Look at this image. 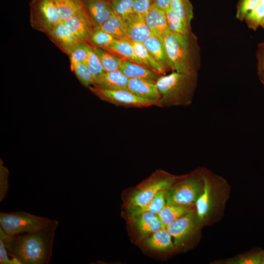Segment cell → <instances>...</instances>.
Listing matches in <instances>:
<instances>
[{
    "mask_svg": "<svg viewBox=\"0 0 264 264\" xmlns=\"http://www.w3.org/2000/svg\"><path fill=\"white\" fill-rule=\"evenodd\" d=\"M64 53L68 56L80 43L66 28L62 21L46 34Z\"/></svg>",
    "mask_w": 264,
    "mask_h": 264,
    "instance_id": "5bb4252c",
    "label": "cell"
},
{
    "mask_svg": "<svg viewBox=\"0 0 264 264\" xmlns=\"http://www.w3.org/2000/svg\"><path fill=\"white\" fill-rule=\"evenodd\" d=\"M100 27L116 39L128 38L123 19L115 13Z\"/></svg>",
    "mask_w": 264,
    "mask_h": 264,
    "instance_id": "83f0119b",
    "label": "cell"
},
{
    "mask_svg": "<svg viewBox=\"0 0 264 264\" xmlns=\"http://www.w3.org/2000/svg\"><path fill=\"white\" fill-rule=\"evenodd\" d=\"M168 26L172 33L186 35L192 31L169 6L165 9Z\"/></svg>",
    "mask_w": 264,
    "mask_h": 264,
    "instance_id": "f546056e",
    "label": "cell"
},
{
    "mask_svg": "<svg viewBox=\"0 0 264 264\" xmlns=\"http://www.w3.org/2000/svg\"><path fill=\"white\" fill-rule=\"evenodd\" d=\"M182 177L158 170L140 183L129 198L128 207L139 206L150 202L159 192L174 184Z\"/></svg>",
    "mask_w": 264,
    "mask_h": 264,
    "instance_id": "8992f818",
    "label": "cell"
},
{
    "mask_svg": "<svg viewBox=\"0 0 264 264\" xmlns=\"http://www.w3.org/2000/svg\"><path fill=\"white\" fill-rule=\"evenodd\" d=\"M198 73L173 71L161 76L156 82L160 108L190 106L197 87Z\"/></svg>",
    "mask_w": 264,
    "mask_h": 264,
    "instance_id": "3957f363",
    "label": "cell"
},
{
    "mask_svg": "<svg viewBox=\"0 0 264 264\" xmlns=\"http://www.w3.org/2000/svg\"><path fill=\"white\" fill-rule=\"evenodd\" d=\"M77 1H82V0H76Z\"/></svg>",
    "mask_w": 264,
    "mask_h": 264,
    "instance_id": "c3c4849f",
    "label": "cell"
},
{
    "mask_svg": "<svg viewBox=\"0 0 264 264\" xmlns=\"http://www.w3.org/2000/svg\"><path fill=\"white\" fill-rule=\"evenodd\" d=\"M200 222L196 210H193L166 227L174 238L175 246L182 245L197 231Z\"/></svg>",
    "mask_w": 264,
    "mask_h": 264,
    "instance_id": "9c48e42d",
    "label": "cell"
},
{
    "mask_svg": "<svg viewBox=\"0 0 264 264\" xmlns=\"http://www.w3.org/2000/svg\"><path fill=\"white\" fill-rule=\"evenodd\" d=\"M182 177L165 190L166 204L194 205L202 193L203 173L196 172Z\"/></svg>",
    "mask_w": 264,
    "mask_h": 264,
    "instance_id": "277c9868",
    "label": "cell"
},
{
    "mask_svg": "<svg viewBox=\"0 0 264 264\" xmlns=\"http://www.w3.org/2000/svg\"><path fill=\"white\" fill-rule=\"evenodd\" d=\"M165 190L157 193L150 202L144 205L129 208L131 217H135L147 212L157 214L166 204Z\"/></svg>",
    "mask_w": 264,
    "mask_h": 264,
    "instance_id": "d4e9b609",
    "label": "cell"
},
{
    "mask_svg": "<svg viewBox=\"0 0 264 264\" xmlns=\"http://www.w3.org/2000/svg\"><path fill=\"white\" fill-rule=\"evenodd\" d=\"M88 44L79 43L69 55L70 66L71 71L79 63H85L88 57Z\"/></svg>",
    "mask_w": 264,
    "mask_h": 264,
    "instance_id": "836d02e7",
    "label": "cell"
},
{
    "mask_svg": "<svg viewBox=\"0 0 264 264\" xmlns=\"http://www.w3.org/2000/svg\"><path fill=\"white\" fill-rule=\"evenodd\" d=\"M204 186L203 192L196 202V212L200 222L208 216L212 204V186L210 180L206 174H203Z\"/></svg>",
    "mask_w": 264,
    "mask_h": 264,
    "instance_id": "d6986e66",
    "label": "cell"
},
{
    "mask_svg": "<svg viewBox=\"0 0 264 264\" xmlns=\"http://www.w3.org/2000/svg\"><path fill=\"white\" fill-rule=\"evenodd\" d=\"M106 49L125 60L145 66L143 62L136 55L132 42L128 38L115 39Z\"/></svg>",
    "mask_w": 264,
    "mask_h": 264,
    "instance_id": "ffe728a7",
    "label": "cell"
},
{
    "mask_svg": "<svg viewBox=\"0 0 264 264\" xmlns=\"http://www.w3.org/2000/svg\"><path fill=\"white\" fill-rule=\"evenodd\" d=\"M9 172L7 168L3 166L0 160V202L5 198L8 191L9 185L8 177Z\"/></svg>",
    "mask_w": 264,
    "mask_h": 264,
    "instance_id": "74e56055",
    "label": "cell"
},
{
    "mask_svg": "<svg viewBox=\"0 0 264 264\" xmlns=\"http://www.w3.org/2000/svg\"><path fill=\"white\" fill-rule=\"evenodd\" d=\"M264 16V4L259 2L246 15L244 21L249 29L256 31L260 26Z\"/></svg>",
    "mask_w": 264,
    "mask_h": 264,
    "instance_id": "1f68e13d",
    "label": "cell"
},
{
    "mask_svg": "<svg viewBox=\"0 0 264 264\" xmlns=\"http://www.w3.org/2000/svg\"><path fill=\"white\" fill-rule=\"evenodd\" d=\"M122 19L127 37L132 42L143 43L152 35L145 16L132 12Z\"/></svg>",
    "mask_w": 264,
    "mask_h": 264,
    "instance_id": "8fae6325",
    "label": "cell"
},
{
    "mask_svg": "<svg viewBox=\"0 0 264 264\" xmlns=\"http://www.w3.org/2000/svg\"><path fill=\"white\" fill-rule=\"evenodd\" d=\"M147 24L152 35L163 39L170 32L165 10L154 4L145 16Z\"/></svg>",
    "mask_w": 264,
    "mask_h": 264,
    "instance_id": "2e32d148",
    "label": "cell"
},
{
    "mask_svg": "<svg viewBox=\"0 0 264 264\" xmlns=\"http://www.w3.org/2000/svg\"><path fill=\"white\" fill-rule=\"evenodd\" d=\"M260 26L264 29V16L261 22Z\"/></svg>",
    "mask_w": 264,
    "mask_h": 264,
    "instance_id": "f6af8a7d",
    "label": "cell"
},
{
    "mask_svg": "<svg viewBox=\"0 0 264 264\" xmlns=\"http://www.w3.org/2000/svg\"><path fill=\"white\" fill-rule=\"evenodd\" d=\"M143 44L158 62L166 66L169 70H172L171 63L163 39L152 35L144 41Z\"/></svg>",
    "mask_w": 264,
    "mask_h": 264,
    "instance_id": "7402d4cb",
    "label": "cell"
},
{
    "mask_svg": "<svg viewBox=\"0 0 264 264\" xmlns=\"http://www.w3.org/2000/svg\"><path fill=\"white\" fill-rule=\"evenodd\" d=\"M129 79L119 70L104 71L95 79L94 85L109 90H128Z\"/></svg>",
    "mask_w": 264,
    "mask_h": 264,
    "instance_id": "e0dca14e",
    "label": "cell"
},
{
    "mask_svg": "<svg viewBox=\"0 0 264 264\" xmlns=\"http://www.w3.org/2000/svg\"><path fill=\"white\" fill-rule=\"evenodd\" d=\"M85 63L94 79L105 71L98 56L93 47L89 44L88 49V57Z\"/></svg>",
    "mask_w": 264,
    "mask_h": 264,
    "instance_id": "d6a6232c",
    "label": "cell"
},
{
    "mask_svg": "<svg viewBox=\"0 0 264 264\" xmlns=\"http://www.w3.org/2000/svg\"><path fill=\"white\" fill-rule=\"evenodd\" d=\"M134 0H113L111 1L114 13L122 18L133 12Z\"/></svg>",
    "mask_w": 264,
    "mask_h": 264,
    "instance_id": "d590c367",
    "label": "cell"
},
{
    "mask_svg": "<svg viewBox=\"0 0 264 264\" xmlns=\"http://www.w3.org/2000/svg\"><path fill=\"white\" fill-rule=\"evenodd\" d=\"M170 7L191 29V23L194 17L193 7L189 0H171Z\"/></svg>",
    "mask_w": 264,
    "mask_h": 264,
    "instance_id": "f1b7e54d",
    "label": "cell"
},
{
    "mask_svg": "<svg viewBox=\"0 0 264 264\" xmlns=\"http://www.w3.org/2000/svg\"><path fill=\"white\" fill-rule=\"evenodd\" d=\"M131 218L141 240H144L156 231L165 227L158 215L153 213H144Z\"/></svg>",
    "mask_w": 264,
    "mask_h": 264,
    "instance_id": "9a60e30c",
    "label": "cell"
},
{
    "mask_svg": "<svg viewBox=\"0 0 264 264\" xmlns=\"http://www.w3.org/2000/svg\"><path fill=\"white\" fill-rule=\"evenodd\" d=\"M257 74L261 83L264 86V42L258 44L256 52Z\"/></svg>",
    "mask_w": 264,
    "mask_h": 264,
    "instance_id": "f35d334b",
    "label": "cell"
},
{
    "mask_svg": "<svg viewBox=\"0 0 264 264\" xmlns=\"http://www.w3.org/2000/svg\"><path fill=\"white\" fill-rule=\"evenodd\" d=\"M72 71L74 72L78 79L84 86L88 88L94 85V78L85 63L78 64Z\"/></svg>",
    "mask_w": 264,
    "mask_h": 264,
    "instance_id": "e575fe53",
    "label": "cell"
},
{
    "mask_svg": "<svg viewBox=\"0 0 264 264\" xmlns=\"http://www.w3.org/2000/svg\"><path fill=\"white\" fill-rule=\"evenodd\" d=\"M154 2V0H134L133 11L145 16L152 8Z\"/></svg>",
    "mask_w": 264,
    "mask_h": 264,
    "instance_id": "ab89813d",
    "label": "cell"
},
{
    "mask_svg": "<svg viewBox=\"0 0 264 264\" xmlns=\"http://www.w3.org/2000/svg\"><path fill=\"white\" fill-rule=\"evenodd\" d=\"M59 225L56 220L35 232L7 235L0 228V239L8 254L20 264H48L53 253L55 233Z\"/></svg>",
    "mask_w": 264,
    "mask_h": 264,
    "instance_id": "6da1fadb",
    "label": "cell"
},
{
    "mask_svg": "<svg viewBox=\"0 0 264 264\" xmlns=\"http://www.w3.org/2000/svg\"><path fill=\"white\" fill-rule=\"evenodd\" d=\"M88 88L101 100L116 106L136 108L155 106L153 102L141 98L129 90H109L94 85Z\"/></svg>",
    "mask_w": 264,
    "mask_h": 264,
    "instance_id": "ba28073f",
    "label": "cell"
},
{
    "mask_svg": "<svg viewBox=\"0 0 264 264\" xmlns=\"http://www.w3.org/2000/svg\"><path fill=\"white\" fill-rule=\"evenodd\" d=\"M194 205L165 204L157 214L166 227L175 220L194 210Z\"/></svg>",
    "mask_w": 264,
    "mask_h": 264,
    "instance_id": "603a6c76",
    "label": "cell"
},
{
    "mask_svg": "<svg viewBox=\"0 0 264 264\" xmlns=\"http://www.w3.org/2000/svg\"><path fill=\"white\" fill-rule=\"evenodd\" d=\"M171 0H154V4L165 9L170 5Z\"/></svg>",
    "mask_w": 264,
    "mask_h": 264,
    "instance_id": "7bdbcfd3",
    "label": "cell"
},
{
    "mask_svg": "<svg viewBox=\"0 0 264 264\" xmlns=\"http://www.w3.org/2000/svg\"><path fill=\"white\" fill-rule=\"evenodd\" d=\"M132 42L136 55L143 62L146 67L159 75H166V73L169 70L168 68L158 62L148 52L143 43Z\"/></svg>",
    "mask_w": 264,
    "mask_h": 264,
    "instance_id": "cb8c5ba5",
    "label": "cell"
},
{
    "mask_svg": "<svg viewBox=\"0 0 264 264\" xmlns=\"http://www.w3.org/2000/svg\"><path fill=\"white\" fill-rule=\"evenodd\" d=\"M30 9L31 25L45 34L61 22L52 0H32Z\"/></svg>",
    "mask_w": 264,
    "mask_h": 264,
    "instance_id": "52a82bcc",
    "label": "cell"
},
{
    "mask_svg": "<svg viewBox=\"0 0 264 264\" xmlns=\"http://www.w3.org/2000/svg\"><path fill=\"white\" fill-rule=\"evenodd\" d=\"M61 21H65L78 12L84 6L76 0H52Z\"/></svg>",
    "mask_w": 264,
    "mask_h": 264,
    "instance_id": "484cf974",
    "label": "cell"
},
{
    "mask_svg": "<svg viewBox=\"0 0 264 264\" xmlns=\"http://www.w3.org/2000/svg\"><path fill=\"white\" fill-rule=\"evenodd\" d=\"M261 264H264V251L262 252Z\"/></svg>",
    "mask_w": 264,
    "mask_h": 264,
    "instance_id": "ee69618b",
    "label": "cell"
},
{
    "mask_svg": "<svg viewBox=\"0 0 264 264\" xmlns=\"http://www.w3.org/2000/svg\"><path fill=\"white\" fill-rule=\"evenodd\" d=\"M144 244L148 248L158 252H168L175 247L172 236L166 227L156 231L144 240Z\"/></svg>",
    "mask_w": 264,
    "mask_h": 264,
    "instance_id": "ac0fdd59",
    "label": "cell"
},
{
    "mask_svg": "<svg viewBox=\"0 0 264 264\" xmlns=\"http://www.w3.org/2000/svg\"><path fill=\"white\" fill-rule=\"evenodd\" d=\"M115 39L101 27L95 28L91 35L89 45L106 49Z\"/></svg>",
    "mask_w": 264,
    "mask_h": 264,
    "instance_id": "4dcf8cb0",
    "label": "cell"
},
{
    "mask_svg": "<svg viewBox=\"0 0 264 264\" xmlns=\"http://www.w3.org/2000/svg\"><path fill=\"white\" fill-rule=\"evenodd\" d=\"M9 255L6 250L3 242L0 239V264H20L16 259H9Z\"/></svg>",
    "mask_w": 264,
    "mask_h": 264,
    "instance_id": "b9f144b4",
    "label": "cell"
},
{
    "mask_svg": "<svg viewBox=\"0 0 264 264\" xmlns=\"http://www.w3.org/2000/svg\"><path fill=\"white\" fill-rule=\"evenodd\" d=\"M263 251L255 252L238 259L233 263L237 264H261Z\"/></svg>",
    "mask_w": 264,
    "mask_h": 264,
    "instance_id": "60d3db41",
    "label": "cell"
},
{
    "mask_svg": "<svg viewBox=\"0 0 264 264\" xmlns=\"http://www.w3.org/2000/svg\"><path fill=\"white\" fill-rule=\"evenodd\" d=\"M119 70L129 78H144L156 82L162 76L148 67L125 60Z\"/></svg>",
    "mask_w": 264,
    "mask_h": 264,
    "instance_id": "44dd1931",
    "label": "cell"
},
{
    "mask_svg": "<svg viewBox=\"0 0 264 264\" xmlns=\"http://www.w3.org/2000/svg\"><path fill=\"white\" fill-rule=\"evenodd\" d=\"M62 22L79 42L89 44L94 27L84 6L72 17Z\"/></svg>",
    "mask_w": 264,
    "mask_h": 264,
    "instance_id": "30bf717a",
    "label": "cell"
},
{
    "mask_svg": "<svg viewBox=\"0 0 264 264\" xmlns=\"http://www.w3.org/2000/svg\"><path fill=\"white\" fill-rule=\"evenodd\" d=\"M92 47L98 56L105 71L119 69L124 60L123 58L107 49Z\"/></svg>",
    "mask_w": 264,
    "mask_h": 264,
    "instance_id": "4316f807",
    "label": "cell"
},
{
    "mask_svg": "<svg viewBox=\"0 0 264 264\" xmlns=\"http://www.w3.org/2000/svg\"><path fill=\"white\" fill-rule=\"evenodd\" d=\"M259 2V0H239L237 5L236 18L242 22H243L246 15Z\"/></svg>",
    "mask_w": 264,
    "mask_h": 264,
    "instance_id": "8d00e7d4",
    "label": "cell"
},
{
    "mask_svg": "<svg viewBox=\"0 0 264 264\" xmlns=\"http://www.w3.org/2000/svg\"><path fill=\"white\" fill-rule=\"evenodd\" d=\"M52 220L19 211L0 212V228L7 235L38 231L49 225Z\"/></svg>",
    "mask_w": 264,
    "mask_h": 264,
    "instance_id": "5b68a950",
    "label": "cell"
},
{
    "mask_svg": "<svg viewBox=\"0 0 264 264\" xmlns=\"http://www.w3.org/2000/svg\"><path fill=\"white\" fill-rule=\"evenodd\" d=\"M173 71L198 73L200 66V47L196 35L169 32L163 38Z\"/></svg>",
    "mask_w": 264,
    "mask_h": 264,
    "instance_id": "7a4b0ae2",
    "label": "cell"
},
{
    "mask_svg": "<svg viewBox=\"0 0 264 264\" xmlns=\"http://www.w3.org/2000/svg\"><path fill=\"white\" fill-rule=\"evenodd\" d=\"M106 0L110 1H111L113 0Z\"/></svg>",
    "mask_w": 264,
    "mask_h": 264,
    "instance_id": "7dc6e473",
    "label": "cell"
},
{
    "mask_svg": "<svg viewBox=\"0 0 264 264\" xmlns=\"http://www.w3.org/2000/svg\"><path fill=\"white\" fill-rule=\"evenodd\" d=\"M94 28L100 27L115 13L111 1L106 0H82Z\"/></svg>",
    "mask_w": 264,
    "mask_h": 264,
    "instance_id": "7c38bea8",
    "label": "cell"
},
{
    "mask_svg": "<svg viewBox=\"0 0 264 264\" xmlns=\"http://www.w3.org/2000/svg\"><path fill=\"white\" fill-rule=\"evenodd\" d=\"M260 0V2L264 4V0Z\"/></svg>",
    "mask_w": 264,
    "mask_h": 264,
    "instance_id": "bcb514c9",
    "label": "cell"
},
{
    "mask_svg": "<svg viewBox=\"0 0 264 264\" xmlns=\"http://www.w3.org/2000/svg\"><path fill=\"white\" fill-rule=\"evenodd\" d=\"M128 89L136 96L153 102L160 107V95L156 82L144 78H129Z\"/></svg>",
    "mask_w": 264,
    "mask_h": 264,
    "instance_id": "4fadbf2b",
    "label": "cell"
}]
</instances>
